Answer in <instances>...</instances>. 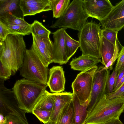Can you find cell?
I'll return each instance as SVG.
<instances>
[{"label": "cell", "mask_w": 124, "mask_h": 124, "mask_svg": "<svg viewBox=\"0 0 124 124\" xmlns=\"http://www.w3.org/2000/svg\"><path fill=\"white\" fill-rule=\"evenodd\" d=\"M118 32L105 29H102L101 34L106 39L114 45L119 42L117 38Z\"/></svg>", "instance_id": "29"}, {"label": "cell", "mask_w": 124, "mask_h": 124, "mask_svg": "<svg viewBox=\"0 0 124 124\" xmlns=\"http://www.w3.org/2000/svg\"><path fill=\"white\" fill-rule=\"evenodd\" d=\"M55 101L49 123L55 124L59 116L66 107L72 100L73 93L66 92L53 93Z\"/></svg>", "instance_id": "16"}, {"label": "cell", "mask_w": 124, "mask_h": 124, "mask_svg": "<svg viewBox=\"0 0 124 124\" xmlns=\"http://www.w3.org/2000/svg\"><path fill=\"white\" fill-rule=\"evenodd\" d=\"M124 61V46H123L120 51L115 68L116 71L118 72L120 69Z\"/></svg>", "instance_id": "34"}, {"label": "cell", "mask_w": 124, "mask_h": 124, "mask_svg": "<svg viewBox=\"0 0 124 124\" xmlns=\"http://www.w3.org/2000/svg\"><path fill=\"white\" fill-rule=\"evenodd\" d=\"M65 82L64 72L62 66H54L50 69L47 85L51 92H62L65 90Z\"/></svg>", "instance_id": "15"}, {"label": "cell", "mask_w": 124, "mask_h": 124, "mask_svg": "<svg viewBox=\"0 0 124 124\" xmlns=\"http://www.w3.org/2000/svg\"><path fill=\"white\" fill-rule=\"evenodd\" d=\"M55 124H74V111L72 100L63 110Z\"/></svg>", "instance_id": "22"}, {"label": "cell", "mask_w": 124, "mask_h": 124, "mask_svg": "<svg viewBox=\"0 0 124 124\" xmlns=\"http://www.w3.org/2000/svg\"><path fill=\"white\" fill-rule=\"evenodd\" d=\"M65 47L67 56L69 60L80 47V44L78 41L71 38L66 32H64Z\"/></svg>", "instance_id": "24"}, {"label": "cell", "mask_w": 124, "mask_h": 124, "mask_svg": "<svg viewBox=\"0 0 124 124\" xmlns=\"http://www.w3.org/2000/svg\"><path fill=\"white\" fill-rule=\"evenodd\" d=\"M20 75L26 79L47 85L48 69L44 66L31 48L26 49L23 65L20 69Z\"/></svg>", "instance_id": "6"}, {"label": "cell", "mask_w": 124, "mask_h": 124, "mask_svg": "<svg viewBox=\"0 0 124 124\" xmlns=\"http://www.w3.org/2000/svg\"><path fill=\"white\" fill-rule=\"evenodd\" d=\"M110 70H102L98 68L94 75L92 91L87 107L88 113L99 100L106 93L107 83Z\"/></svg>", "instance_id": "9"}, {"label": "cell", "mask_w": 124, "mask_h": 124, "mask_svg": "<svg viewBox=\"0 0 124 124\" xmlns=\"http://www.w3.org/2000/svg\"><path fill=\"white\" fill-rule=\"evenodd\" d=\"M100 22L102 29L118 32L124 29V0L113 6L107 16Z\"/></svg>", "instance_id": "11"}, {"label": "cell", "mask_w": 124, "mask_h": 124, "mask_svg": "<svg viewBox=\"0 0 124 124\" xmlns=\"http://www.w3.org/2000/svg\"><path fill=\"white\" fill-rule=\"evenodd\" d=\"M54 101V93H50L46 90L39 100L34 109L52 111Z\"/></svg>", "instance_id": "21"}, {"label": "cell", "mask_w": 124, "mask_h": 124, "mask_svg": "<svg viewBox=\"0 0 124 124\" xmlns=\"http://www.w3.org/2000/svg\"><path fill=\"white\" fill-rule=\"evenodd\" d=\"M98 68L96 66L81 71L72 83L73 93L81 103L89 101L94 75Z\"/></svg>", "instance_id": "7"}, {"label": "cell", "mask_w": 124, "mask_h": 124, "mask_svg": "<svg viewBox=\"0 0 124 124\" xmlns=\"http://www.w3.org/2000/svg\"><path fill=\"white\" fill-rule=\"evenodd\" d=\"M118 72L114 69L112 73L110 75L107 81L106 86V93L113 92L116 84Z\"/></svg>", "instance_id": "30"}, {"label": "cell", "mask_w": 124, "mask_h": 124, "mask_svg": "<svg viewBox=\"0 0 124 124\" xmlns=\"http://www.w3.org/2000/svg\"><path fill=\"white\" fill-rule=\"evenodd\" d=\"M7 119L6 124H29L18 116L10 114L5 116Z\"/></svg>", "instance_id": "32"}, {"label": "cell", "mask_w": 124, "mask_h": 124, "mask_svg": "<svg viewBox=\"0 0 124 124\" xmlns=\"http://www.w3.org/2000/svg\"><path fill=\"white\" fill-rule=\"evenodd\" d=\"M123 46L120 42L114 45L101 35L100 53L102 64L106 66L116 50L118 48H122Z\"/></svg>", "instance_id": "19"}, {"label": "cell", "mask_w": 124, "mask_h": 124, "mask_svg": "<svg viewBox=\"0 0 124 124\" xmlns=\"http://www.w3.org/2000/svg\"><path fill=\"white\" fill-rule=\"evenodd\" d=\"M83 5L89 17L100 22L107 16L113 6L109 0H83Z\"/></svg>", "instance_id": "12"}, {"label": "cell", "mask_w": 124, "mask_h": 124, "mask_svg": "<svg viewBox=\"0 0 124 124\" xmlns=\"http://www.w3.org/2000/svg\"><path fill=\"white\" fill-rule=\"evenodd\" d=\"M0 21L8 24L21 25H29L23 18L19 17L9 13L0 15Z\"/></svg>", "instance_id": "26"}, {"label": "cell", "mask_w": 124, "mask_h": 124, "mask_svg": "<svg viewBox=\"0 0 124 124\" xmlns=\"http://www.w3.org/2000/svg\"><path fill=\"white\" fill-rule=\"evenodd\" d=\"M124 110V97L111 99L105 94L88 113L85 124H102L119 118Z\"/></svg>", "instance_id": "2"}, {"label": "cell", "mask_w": 124, "mask_h": 124, "mask_svg": "<svg viewBox=\"0 0 124 124\" xmlns=\"http://www.w3.org/2000/svg\"><path fill=\"white\" fill-rule=\"evenodd\" d=\"M12 74L11 70L0 61V79L5 80L9 79Z\"/></svg>", "instance_id": "31"}, {"label": "cell", "mask_w": 124, "mask_h": 124, "mask_svg": "<svg viewBox=\"0 0 124 124\" xmlns=\"http://www.w3.org/2000/svg\"><path fill=\"white\" fill-rule=\"evenodd\" d=\"M124 67V61L121 66V67L120 69L119 70L122 69Z\"/></svg>", "instance_id": "40"}, {"label": "cell", "mask_w": 124, "mask_h": 124, "mask_svg": "<svg viewBox=\"0 0 124 124\" xmlns=\"http://www.w3.org/2000/svg\"><path fill=\"white\" fill-rule=\"evenodd\" d=\"M23 36L10 34L0 41V61L10 69L12 74L22 66L26 50Z\"/></svg>", "instance_id": "1"}, {"label": "cell", "mask_w": 124, "mask_h": 124, "mask_svg": "<svg viewBox=\"0 0 124 124\" xmlns=\"http://www.w3.org/2000/svg\"><path fill=\"white\" fill-rule=\"evenodd\" d=\"M72 93V101L74 111V124H85L89 101L81 103L75 94Z\"/></svg>", "instance_id": "18"}, {"label": "cell", "mask_w": 124, "mask_h": 124, "mask_svg": "<svg viewBox=\"0 0 124 124\" xmlns=\"http://www.w3.org/2000/svg\"><path fill=\"white\" fill-rule=\"evenodd\" d=\"M32 113L44 124L49 123L52 111L34 109Z\"/></svg>", "instance_id": "28"}, {"label": "cell", "mask_w": 124, "mask_h": 124, "mask_svg": "<svg viewBox=\"0 0 124 124\" xmlns=\"http://www.w3.org/2000/svg\"><path fill=\"white\" fill-rule=\"evenodd\" d=\"M100 23L87 22L78 34L82 54L101 58V30Z\"/></svg>", "instance_id": "4"}, {"label": "cell", "mask_w": 124, "mask_h": 124, "mask_svg": "<svg viewBox=\"0 0 124 124\" xmlns=\"http://www.w3.org/2000/svg\"><path fill=\"white\" fill-rule=\"evenodd\" d=\"M47 85L25 78L17 80L12 89L19 108L26 112H32L39 100L46 90Z\"/></svg>", "instance_id": "3"}, {"label": "cell", "mask_w": 124, "mask_h": 124, "mask_svg": "<svg viewBox=\"0 0 124 124\" xmlns=\"http://www.w3.org/2000/svg\"><path fill=\"white\" fill-rule=\"evenodd\" d=\"M20 1V0H0V15L8 13L23 18Z\"/></svg>", "instance_id": "20"}, {"label": "cell", "mask_w": 124, "mask_h": 124, "mask_svg": "<svg viewBox=\"0 0 124 124\" xmlns=\"http://www.w3.org/2000/svg\"><path fill=\"white\" fill-rule=\"evenodd\" d=\"M33 42L31 48L39 57L44 65L48 67L53 62V43L49 36H41L32 35Z\"/></svg>", "instance_id": "10"}, {"label": "cell", "mask_w": 124, "mask_h": 124, "mask_svg": "<svg viewBox=\"0 0 124 124\" xmlns=\"http://www.w3.org/2000/svg\"><path fill=\"white\" fill-rule=\"evenodd\" d=\"M2 23L8 30L10 34L19 35L24 36L29 35L31 33V24L29 25H21Z\"/></svg>", "instance_id": "25"}, {"label": "cell", "mask_w": 124, "mask_h": 124, "mask_svg": "<svg viewBox=\"0 0 124 124\" xmlns=\"http://www.w3.org/2000/svg\"><path fill=\"white\" fill-rule=\"evenodd\" d=\"M102 124H123L119 118H115Z\"/></svg>", "instance_id": "37"}, {"label": "cell", "mask_w": 124, "mask_h": 124, "mask_svg": "<svg viewBox=\"0 0 124 124\" xmlns=\"http://www.w3.org/2000/svg\"><path fill=\"white\" fill-rule=\"evenodd\" d=\"M99 63H102L100 58L82 54L77 58L72 59L70 65L73 70L82 71L97 66Z\"/></svg>", "instance_id": "17"}, {"label": "cell", "mask_w": 124, "mask_h": 124, "mask_svg": "<svg viewBox=\"0 0 124 124\" xmlns=\"http://www.w3.org/2000/svg\"><path fill=\"white\" fill-rule=\"evenodd\" d=\"M66 29L61 28L53 32L54 39L53 52V62L60 65L65 64L68 61L65 47L64 32Z\"/></svg>", "instance_id": "13"}, {"label": "cell", "mask_w": 124, "mask_h": 124, "mask_svg": "<svg viewBox=\"0 0 124 124\" xmlns=\"http://www.w3.org/2000/svg\"><path fill=\"white\" fill-rule=\"evenodd\" d=\"M7 119L2 114L0 113V124H6Z\"/></svg>", "instance_id": "39"}, {"label": "cell", "mask_w": 124, "mask_h": 124, "mask_svg": "<svg viewBox=\"0 0 124 124\" xmlns=\"http://www.w3.org/2000/svg\"><path fill=\"white\" fill-rule=\"evenodd\" d=\"M10 34L8 30L0 21V41H4L7 36Z\"/></svg>", "instance_id": "35"}, {"label": "cell", "mask_w": 124, "mask_h": 124, "mask_svg": "<svg viewBox=\"0 0 124 124\" xmlns=\"http://www.w3.org/2000/svg\"><path fill=\"white\" fill-rule=\"evenodd\" d=\"M124 83V75L121 80L117 85L114 89L113 91L114 92L118 89Z\"/></svg>", "instance_id": "38"}, {"label": "cell", "mask_w": 124, "mask_h": 124, "mask_svg": "<svg viewBox=\"0 0 124 124\" xmlns=\"http://www.w3.org/2000/svg\"><path fill=\"white\" fill-rule=\"evenodd\" d=\"M89 16L84 10L82 0H74L62 15L50 26L52 28L70 29L80 31L87 22Z\"/></svg>", "instance_id": "5"}, {"label": "cell", "mask_w": 124, "mask_h": 124, "mask_svg": "<svg viewBox=\"0 0 124 124\" xmlns=\"http://www.w3.org/2000/svg\"><path fill=\"white\" fill-rule=\"evenodd\" d=\"M50 124V123H47L45 124Z\"/></svg>", "instance_id": "41"}, {"label": "cell", "mask_w": 124, "mask_h": 124, "mask_svg": "<svg viewBox=\"0 0 124 124\" xmlns=\"http://www.w3.org/2000/svg\"><path fill=\"white\" fill-rule=\"evenodd\" d=\"M0 80V113L5 117L10 114L16 116L28 123L25 115L26 112L20 108L14 91L6 88L4 80Z\"/></svg>", "instance_id": "8"}, {"label": "cell", "mask_w": 124, "mask_h": 124, "mask_svg": "<svg viewBox=\"0 0 124 124\" xmlns=\"http://www.w3.org/2000/svg\"><path fill=\"white\" fill-rule=\"evenodd\" d=\"M124 75V67L122 69L119 70L118 71L117 79L114 88L117 85Z\"/></svg>", "instance_id": "36"}, {"label": "cell", "mask_w": 124, "mask_h": 124, "mask_svg": "<svg viewBox=\"0 0 124 124\" xmlns=\"http://www.w3.org/2000/svg\"><path fill=\"white\" fill-rule=\"evenodd\" d=\"M31 33L34 36H49L51 31L47 29L42 23L35 20L31 24Z\"/></svg>", "instance_id": "27"}, {"label": "cell", "mask_w": 124, "mask_h": 124, "mask_svg": "<svg viewBox=\"0 0 124 124\" xmlns=\"http://www.w3.org/2000/svg\"><path fill=\"white\" fill-rule=\"evenodd\" d=\"M53 17L58 18L63 15L70 3V0H50Z\"/></svg>", "instance_id": "23"}, {"label": "cell", "mask_w": 124, "mask_h": 124, "mask_svg": "<svg viewBox=\"0 0 124 124\" xmlns=\"http://www.w3.org/2000/svg\"><path fill=\"white\" fill-rule=\"evenodd\" d=\"M19 6L23 17L52 10L50 0H20Z\"/></svg>", "instance_id": "14"}, {"label": "cell", "mask_w": 124, "mask_h": 124, "mask_svg": "<svg viewBox=\"0 0 124 124\" xmlns=\"http://www.w3.org/2000/svg\"><path fill=\"white\" fill-rule=\"evenodd\" d=\"M106 96L107 98L109 99L124 97V83L116 90L110 93H106Z\"/></svg>", "instance_id": "33"}]
</instances>
